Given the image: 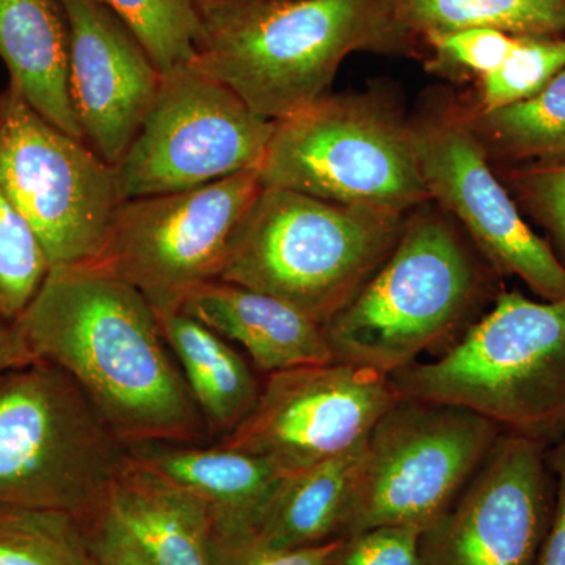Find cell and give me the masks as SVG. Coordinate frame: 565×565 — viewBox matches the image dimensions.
Listing matches in <instances>:
<instances>
[{
    "mask_svg": "<svg viewBox=\"0 0 565 565\" xmlns=\"http://www.w3.org/2000/svg\"><path fill=\"white\" fill-rule=\"evenodd\" d=\"M390 375L344 362L269 374L247 418L217 440L297 473L362 445L397 399Z\"/></svg>",
    "mask_w": 565,
    "mask_h": 565,
    "instance_id": "12",
    "label": "cell"
},
{
    "mask_svg": "<svg viewBox=\"0 0 565 565\" xmlns=\"http://www.w3.org/2000/svg\"><path fill=\"white\" fill-rule=\"evenodd\" d=\"M463 115L489 158H565V66L525 102L487 114L463 109Z\"/></svg>",
    "mask_w": 565,
    "mask_h": 565,
    "instance_id": "23",
    "label": "cell"
},
{
    "mask_svg": "<svg viewBox=\"0 0 565 565\" xmlns=\"http://www.w3.org/2000/svg\"><path fill=\"white\" fill-rule=\"evenodd\" d=\"M39 236L0 188V319L14 322L50 274Z\"/></svg>",
    "mask_w": 565,
    "mask_h": 565,
    "instance_id": "26",
    "label": "cell"
},
{
    "mask_svg": "<svg viewBox=\"0 0 565 565\" xmlns=\"http://www.w3.org/2000/svg\"><path fill=\"white\" fill-rule=\"evenodd\" d=\"M548 448L501 434L455 501L422 531L423 565H535L555 508Z\"/></svg>",
    "mask_w": 565,
    "mask_h": 565,
    "instance_id": "14",
    "label": "cell"
},
{
    "mask_svg": "<svg viewBox=\"0 0 565 565\" xmlns=\"http://www.w3.org/2000/svg\"><path fill=\"white\" fill-rule=\"evenodd\" d=\"M13 323L32 355L70 374L129 448L211 438L158 313L129 282L98 267H52Z\"/></svg>",
    "mask_w": 565,
    "mask_h": 565,
    "instance_id": "1",
    "label": "cell"
},
{
    "mask_svg": "<svg viewBox=\"0 0 565 565\" xmlns=\"http://www.w3.org/2000/svg\"><path fill=\"white\" fill-rule=\"evenodd\" d=\"M514 192L552 236L565 266V158L546 159L508 172Z\"/></svg>",
    "mask_w": 565,
    "mask_h": 565,
    "instance_id": "28",
    "label": "cell"
},
{
    "mask_svg": "<svg viewBox=\"0 0 565 565\" xmlns=\"http://www.w3.org/2000/svg\"><path fill=\"white\" fill-rule=\"evenodd\" d=\"M109 509L151 565H211L206 508L132 456L111 489Z\"/></svg>",
    "mask_w": 565,
    "mask_h": 565,
    "instance_id": "19",
    "label": "cell"
},
{
    "mask_svg": "<svg viewBox=\"0 0 565 565\" xmlns=\"http://www.w3.org/2000/svg\"><path fill=\"white\" fill-rule=\"evenodd\" d=\"M70 31L71 103L85 143L117 167L161 87L131 29L98 0H62Z\"/></svg>",
    "mask_w": 565,
    "mask_h": 565,
    "instance_id": "15",
    "label": "cell"
},
{
    "mask_svg": "<svg viewBox=\"0 0 565 565\" xmlns=\"http://www.w3.org/2000/svg\"><path fill=\"white\" fill-rule=\"evenodd\" d=\"M159 321L210 437L221 440L250 414L262 382L230 341L192 316L180 310Z\"/></svg>",
    "mask_w": 565,
    "mask_h": 565,
    "instance_id": "20",
    "label": "cell"
},
{
    "mask_svg": "<svg viewBox=\"0 0 565 565\" xmlns=\"http://www.w3.org/2000/svg\"><path fill=\"white\" fill-rule=\"evenodd\" d=\"M515 40L516 36L494 29H467L430 35L424 43L434 51L437 71L479 79L503 65Z\"/></svg>",
    "mask_w": 565,
    "mask_h": 565,
    "instance_id": "29",
    "label": "cell"
},
{
    "mask_svg": "<svg viewBox=\"0 0 565 565\" xmlns=\"http://www.w3.org/2000/svg\"><path fill=\"white\" fill-rule=\"evenodd\" d=\"M0 188L39 236L51 269L95 262L122 203L117 169L11 85L0 95Z\"/></svg>",
    "mask_w": 565,
    "mask_h": 565,
    "instance_id": "10",
    "label": "cell"
},
{
    "mask_svg": "<svg viewBox=\"0 0 565 565\" xmlns=\"http://www.w3.org/2000/svg\"><path fill=\"white\" fill-rule=\"evenodd\" d=\"M467 29L559 36L565 0H379L377 50H401L414 40Z\"/></svg>",
    "mask_w": 565,
    "mask_h": 565,
    "instance_id": "21",
    "label": "cell"
},
{
    "mask_svg": "<svg viewBox=\"0 0 565 565\" xmlns=\"http://www.w3.org/2000/svg\"><path fill=\"white\" fill-rule=\"evenodd\" d=\"M275 122L192 66L162 74L150 114L115 167L122 202L258 169Z\"/></svg>",
    "mask_w": 565,
    "mask_h": 565,
    "instance_id": "11",
    "label": "cell"
},
{
    "mask_svg": "<svg viewBox=\"0 0 565 565\" xmlns=\"http://www.w3.org/2000/svg\"><path fill=\"white\" fill-rule=\"evenodd\" d=\"M565 66V40L557 36H516L500 68L478 79L471 110L493 111L537 95Z\"/></svg>",
    "mask_w": 565,
    "mask_h": 565,
    "instance_id": "27",
    "label": "cell"
},
{
    "mask_svg": "<svg viewBox=\"0 0 565 565\" xmlns=\"http://www.w3.org/2000/svg\"><path fill=\"white\" fill-rule=\"evenodd\" d=\"M33 360L36 359L29 351L14 323L0 319V375Z\"/></svg>",
    "mask_w": 565,
    "mask_h": 565,
    "instance_id": "34",
    "label": "cell"
},
{
    "mask_svg": "<svg viewBox=\"0 0 565 565\" xmlns=\"http://www.w3.org/2000/svg\"><path fill=\"white\" fill-rule=\"evenodd\" d=\"M412 128L430 200L462 226L500 277H519L542 300L563 299V262L527 225L490 169L489 154L465 120L463 109L430 115L412 122Z\"/></svg>",
    "mask_w": 565,
    "mask_h": 565,
    "instance_id": "13",
    "label": "cell"
},
{
    "mask_svg": "<svg viewBox=\"0 0 565 565\" xmlns=\"http://www.w3.org/2000/svg\"><path fill=\"white\" fill-rule=\"evenodd\" d=\"M258 172L263 188L393 214L433 202L412 122L379 93L326 95L275 122Z\"/></svg>",
    "mask_w": 565,
    "mask_h": 565,
    "instance_id": "7",
    "label": "cell"
},
{
    "mask_svg": "<svg viewBox=\"0 0 565 565\" xmlns=\"http://www.w3.org/2000/svg\"><path fill=\"white\" fill-rule=\"evenodd\" d=\"M390 379L401 397L467 408L504 433L555 445L565 435V297L500 291L437 360Z\"/></svg>",
    "mask_w": 565,
    "mask_h": 565,
    "instance_id": "4",
    "label": "cell"
},
{
    "mask_svg": "<svg viewBox=\"0 0 565 565\" xmlns=\"http://www.w3.org/2000/svg\"><path fill=\"white\" fill-rule=\"evenodd\" d=\"M120 18L161 74L191 65L200 35L195 0H98Z\"/></svg>",
    "mask_w": 565,
    "mask_h": 565,
    "instance_id": "25",
    "label": "cell"
},
{
    "mask_svg": "<svg viewBox=\"0 0 565 565\" xmlns=\"http://www.w3.org/2000/svg\"><path fill=\"white\" fill-rule=\"evenodd\" d=\"M131 460L79 384L33 360L0 375V505L66 512L88 523Z\"/></svg>",
    "mask_w": 565,
    "mask_h": 565,
    "instance_id": "6",
    "label": "cell"
},
{
    "mask_svg": "<svg viewBox=\"0 0 565 565\" xmlns=\"http://www.w3.org/2000/svg\"><path fill=\"white\" fill-rule=\"evenodd\" d=\"M546 457L555 478V508L535 565H565V438L550 446Z\"/></svg>",
    "mask_w": 565,
    "mask_h": 565,
    "instance_id": "33",
    "label": "cell"
},
{
    "mask_svg": "<svg viewBox=\"0 0 565 565\" xmlns=\"http://www.w3.org/2000/svg\"><path fill=\"white\" fill-rule=\"evenodd\" d=\"M262 189L258 169H250L192 191L126 200L87 266L129 282L158 316L180 311L196 288L221 278Z\"/></svg>",
    "mask_w": 565,
    "mask_h": 565,
    "instance_id": "9",
    "label": "cell"
},
{
    "mask_svg": "<svg viewBox=\"0 0 565 565\" xmlns=\"http://www.w3.org/2000/svg\"><path fill=\"white\" fill-rule=\"evenodd\" d=\"M363 444L344 455L289 475L253 535L252 544L270 550H294L337 541L351 497L353 476L362 459Z\"/></svg>",
    "mask_w": 565,
    "mask_h": 565,
    "instance_id": "22",
    "label": "cell"
},
{
    "mask_svg": "<svg viewBox=\"0 0 565 565\" xmlns=\"http://www.w3.org/2000/svg\"><path fill=\"white\" fill-rule=\"evenodd\" d=\"M191 65L280 121L327 95L353 51L375 50L379 0H195Z\"/></svg>",
    "mask_w": 565,
    "mask_h": 565,
    "instance_id": "3",
    "label": "cell"
},
{
    "mask_svg": "<svg viewBox=\"0 0 565 565\" xmlns=\"http://www.w3.org/2000/svg\"><path fill=\"white\" fill-rule=\"evenodd\" d=\"M181 311L239 344L266 375L334 362L322 323L269 294L214 280L196 288Z\"/></svg>",
    "mask_w": 565,
    "mask_h": 565,
    "instance_id": "17",
    "label": "cell"
},
{
    "mask_svg": "<svg viewBox=\"0 0 565 565\" xmlns=\"http://www.w3.org/2000/svg\"><path fill=\"white\" fill-rule=\"evenodd\" d=\"M131 456L203 503L212 535L225 541H252L289 476L264 457L218 445H134Z\"/></svg>",
    "mask_w": 565,
    "mask_h": 565,
    "instance_id": "16",
    "label": "cell"
},
{
    "mask_svg": "<svg viewBox=\"0 0 565 565\" xmlns=\"http://www.w3.org/2000/svg\"><path fill=\"white\" fill-rule=\"evenodd\" d=\"M70 31L62 0H0V58L33 110L84 140L71 103Z\"/></svg>",
    "mask_w": 565,
    "mask_h": 565,
    "instance_id": "18",
    "label": "cell"
},
{
    "mask_svg": "<svg viewBox=\"0 0 565 565\" xmlns=\"http://www.w3.org/2000/svg\"><path fill=\"white\" fill-rule=\"evenodd\" d=\"M0 565H96L87 523L66 512L0 505Z\"/></svg>",
    "mask_w": 565,
    "mask_h": 565,
    "instance_id": "24",
    "label": "cell"
},
{
    "mask_svg": "<svg viewBox=\"0 0 565 565\" xmlns=\"http://www.w3.org/2000/svg\"><path fill=\"white\" fill-rule=\"evenodd\" d=\"M497 277L452 218L422 204L362 291L323 323L334 360L392 375L448 349L500 292Z\"/></svg>",
    "mask_w": 565,
    "mask_h": 565,
    "instance_id": "2",
    "label": "cell"
},
{
    "mask_svg": "<svg viewBox=\"0 0 565 565\" xmlns=\"http://www.w3.org/2000/svg\"><path fill=\"white\" fill-rule=\"evenodd\" d=\"M327 544L294 550H270L250 541H225L211 533V565H326L337 546Z\"/></svg>",
    "mask_w": 565,
    "mask_h": 565,
    "instance_id": "31",
    "label": "cell"
},
{
    "mask_svg": "<svg viewBox=\"0 0 565 565\" xmlns=\"http://www.w3.org/2000/svg\"><path fill=\"white\" fill-rule=\"evenodd\" d=\"M96 565H151L128 531L111 514L109 503L87 523Z\"/></svg>",
    "mask_w": 565,
    "mask_h": 565,
    "instance_id": "32",
    "label": "cell"
},
{
    "mask_svg": "<svg viewBox=\"0 0 565 565\" xmlns=\"http://www.w3.org/2000/svg\"><path fill=\"white\" fill-rule=\"evenodd\" d=\"M422 527L386 525L338 539L326 565H423Z\"/></svg>",
    "mask_w": 565,
    "mask_h": 565,
    "instance_id": "30",
    "label": "cell"
},
{
    "mask_svg": "<svg viewBox=\"0 0 565 565\" xmlns=\"http://www.w3.org/2000/svg\"><path fill=\"white\" fill-rule=\"evenodd\" d=\"M503 433L467 408L399 397L364 440L338 539L375 526L424 530L455 501Z\"/></svg>",
    "mask_w": 565,
    "mask_h": 565,
    "instance_id": "8",
    "label": "cell"
},
{
    "mask_svg": "<svg viewBox=\"0 0 565 565\" xmlns=\"http://www.w3.org/2000/svg\"><path fill=\"white\" fill-rule=\"evenodd\" d=\"M405 217L263 188L218 280L277 297L323 326L385 263Z\"/></svg>",
    "mask_w": 565,
    "mask_h": 565,
    "instance_id": "5",
    "label": "cell"
}]
</instances>
